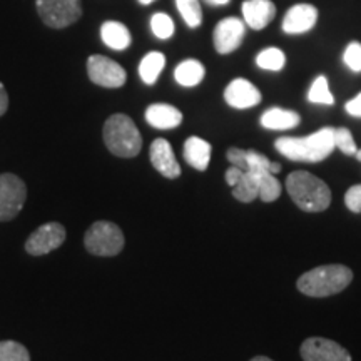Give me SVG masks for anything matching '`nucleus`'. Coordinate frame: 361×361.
I'll return each mask as SVG.
<instances>
[{"label": "nucleus", "instance_id": "9", "mask_svg": "<svg viewBox=\"0 0 361 361\" xmlns=\"http://www.w3.org/2000/svg\"><path fill=\"white\" fill-rule=\"evenodd\" d=\"M87 74L94 84L107 89L123 87L128 79L123 66L104 56H90L87 59Z\"/></svg>", "mask_w": 361, "mask_h": 361}, {"label": "nucleus", "instance_id": "11", "mask_svg": "<svg viewBox=\"0 0 361 361\" xmlns=\"http://www.w3.org/2000/svg\"><path fill=\"white\" fill-rule=\"evenodd\" d=\"M66 241V228L59 223H47L30 234L25 241V250L32 256L47 255Z\"/></svg>", "mask_w": 361, "mask_h": 361}, {"label": "nucleus", "instance_id": "39", "mask_svg": "<svg viewBox=\"0 0 361 361\" xmlns=\"http://www.w3.org/2000/svg\"><path fill=\"white\" fill-rule=\"evenodd\" d=\"M139 2H141L142 6H149V4H152V2H154V0H139Z\"/></svg>", "mask_w": 361, "mask_h": 361}, {"label": "nucleus", "instance_id": "10", "mask_svg": "<svg viewBox=\"0 0 361 361\" xmlns=\"http://www.w3.org/2000/svg\"><path fill=\"white\" fill-rule=\"evenodd\" d=\"M300 351L305 361H351L348 350L336 341L322 336H311L305 340Z\"/></svg>", "mask_w": 361, "mask_h": 361}, {"label": "nucleus", "instance_id": "5", "mask_svg": "<svg viewBox=\"0 0 361 361\" xmlns=\"http://www.w3.org/2000/svg\"><path fill=\"white\" fill-rule=\"evenodd\" d=\"M85 247L96 256H116L124 247V234L119 226L109 221H97L87 229Z\"/></svg>", "mask_w": 361, "mask_h": 361}, {"label": "nucleus", "instance_id": "4", "mask_svg": "<svg viewBox=\"0 0 361 361\" xmlns=\"http://www.w3.org/2000/svg\"><path fill=\"white\" fill-rule=\"evenodd\" d=\"M104 142L112 154L119 157H135L142 149L141 133L126 114H114L106 121Z\"/></svg>", "mask_w": 361, "mask_h": 361}, {"label": "nucleus", "instance_id": "19", "mask_svg": "<svg viewBox=\"0 0 361 361\" xmlns=\"http://www.w3.org/2000/svg\"><path fill=\"white\" fill-rule=\"evenodd\" d=\"M101 37L102 42L112 51H126L133 42L128 27L116 20L104 22L101 27Z\"/></svg>", "mask_w": 361, "mask_h": 361}, {"label": "nucleus", "instance_id": "16", "mask_svg": "<svg viewBox=\"0 0 361 361\" xmlns=\"http://www.w3.org/2000/svg\"><path fill=\"white\" fill-rule=\"evenodd\" d=\"M151 162L157 173H161L164 178L176 179L180 176V166L176 159L173 147L166 139H156L151 144Z\"/></svg>", "mask_w": 361, "mask_h": 361}, {"label": "nucleus", "instance_id": "33", "mask_svg": "<svg viewBox=\"0 0 361 361\" xmlns=\"http://www.w3.org/2000/svg\"><path fill=\"white\" fill-rule=\"evenodd\" d=\"M345 109H346V112H348L350 116L361 117V92L356 97L351 99V101L346 102Z\"/></svg>", "mask_w": 361, "mask_h": 361}, {"label": "nucleus", "instance_id": "18", "mask_svg": "<svg viewBox=\"0 0 361 361\" xmlns=\"http://www.w3.org/2000/svg\"><path fill=\"white\" fill-rule=\"evenodd\" d=\"M211 144L204 139L191 135L186 142H184V159L188 161L189 166H192L197 171H206L211 161Z\"/></svg>", "mask_w": 361, "mask_h": 361}, {"label": "nucleus", "instance_id": "1", "mask_svg": "<svg viewBox=\"0 0 361 361\" xmlns=\"http://www.w3.org/2000/svg\"><path fill=\"white\" fill-rule=\"evenodd\" d=\"M274 147L290 161L319 162L335 151V128H323L306 137H279Z\"/></svg>", "mask_w": 361, "mask_h": 361}, {"label": "nucleus", "instance_id": "37", "mask_svg": "<svg viewBox=\"0 0 361 361\" xmlns=\"http://www.w3.org/2000/svg\"><path fill=\"white\" fill-rule=\"evenodd\" d=\"M269 171H271V173H273L274 176H276L278 173H281V166H279L278 162H271V164H269Z\"/></svg>", "mask_w": 361, "mask_h": 361}, {"label": "nucleus", "instance_id": "31", "mask_svg": "<svg viewBox=\"0 0 361 361\" xmlns=\"http://www.w3.org/2000/svg\"><path fill=\"white\" fill-rule=\"evenodd\" d=\"M345 204L351 213H361V184L351 186L345 194Z\"/></svg>", "mask_w": 361, "mask_h": 361}, {"label": "nucleus", "instance_id": "15", "mask_svg": "<svg viewBox=\"0 0 361 361\" xmlns=\"http://www.w3.org/2000/svg\"><path fill=\"white\" fill-rule=\"evenodd\" d=\"M243 20L255 30H263L276 17V6L271 0H245L241 6Z\"/></svg>", "mask_w": 361, "mask_h": 361}, {"label": "nucleus", "instance_id": "29", "mask_svg": "<svg viewBox=\"0 0 361 361\" xmlns=\"http://www.w3.org/2000/svg\"><path fill=\"white\" fill-rule=\"evenodd\" d=\"M335 147L340 149L343 154L346 156H355L358 147H356L353 134L350 129L346 128H338L335 129Z\"/></svg>", "mask_w": 361, "mask_h": 361}, {"label": "nucleus", "instance_id": "38", "mask_svg": "<svg viewBox=\"0 0 361 361\" xmlns=\"http://www.w3.org/2000/svg\"><path fill=\"white\" fill-rule=\"evenodd\" d=\"M251 361H273V360L268 358V356H256V358H252Z\"/></svg>", "mask_w": 361, "mask_h": 361}, {"label": "nucleus", "instance_id": "28", "mask_svg": "<svg viewBox=\"0 0 361 361\" xmlns=\"http://www.w3.org/2000/svg\"><path fill=\"white\" fill-rule=\"evenodd\" d=\"M0 361H30V356L20 343L0 341Z\"/></svg>", "mask_w": 361, "mask_h": 361}, {"label": "nucleus", "instance_id": "13", "mask_svg": "<svg viewBox=\"0 0 361 361\" xmlns=\"http://www.w3.org/2000/svg\"><path fill=\"white\" fill-rule=\"evenodd\" d=\"M224 101L233 109H250L261 102V92L247 79L238 78L228 84L224 90Z\"/></svg>", "mask_w": 361, "mask_h": 361}, {"label": "nucleus", "instance_id": "8", "mask_svg": "<svg viewBox=\"0 0 361 361\" xmlns=\"http://www.w3.org/2000/svg\"><path fill=\"white\" fill-rule=\"evenodd\" d=\"M27 189L16 174L0 176V221L16 218L25 204Z\"/></svg>", "mask_w": 361, "mask_h": 361}, {"label": "nucleus", "instance_id": "21", "mask_svg": "<svg viewBox=\"0 0 361 361\" xmlns=\"http://www.w3.org/2000/svg\"><path fill=\"white\" fill-rule=\"evenodd\" d=\"M204 66L201 64L196 59H188V61H183L180 64L176 67L174 71V79L176 82L184 85V87H194L204 79Z\"/></svg>", "mask_w": 361, "mask_h": 361}, {"label": "nucleus", "instance_id": "24", "mask_svg": "<svg viewBox=\"0 0 361 361\" xmlns=\"http://www.w3.org/2000/svg\"><path fill=\"white\" fill-rule=\"evenodd\" d=\"M256 64H258L259 69L263 71L278 72L283 69L284 64H286V56H284L281 49L268 47L258 54V57H256Z\"/></svg>", "mask_w": 361, "mask_h": 361}, {"label": "nucleus", "instance_id": "2", "mask_svg": "<svg viewBox=\"0 0 361 361\" xmlns=\"http://www.w3.org/2000/svg\"><path fill=\"white\" fill-rule=\"evenodd\" d=\"M286 191L295 204L306 213H322L331 204L328 184L308 171H295L288 176Z\"/></svg>", "mask_w": 361, "mask_h": 361}, {"label": "nucleus", "instance_id": "20", "mask_svg": "<svg viewBox=\"0 0 361 361\" xmlns=\"http://www.w3.org/2000/svg\"><path fill=\"white\" fill-rule=\"evenodd\" d=\"M301 117L295 111L281 109V107H273L261 116V126L269 130H288L296 128L300 124Z\"/></svg>", "mask_w": 361, "mask_h": 361}, {"label": "nucleus", "instance_id": "26", "mask_svg": "<svg viewBox=\"0 0 361 361\" xmlns=\"http://www.w3.org/2000/svg\"><path fill=\"white\" fill-rule=\"evenodd\" d=\"M308 101L313 104H323V106H333V104H335V97H333L331 90H329L328 79L324 78V75L316 78L314 82L311 84Z\"/></svg>", "mask_w": 361, "mask_h": 361}, {"label": "nucleus", "instance_id": "14", "mask_svg": "<svg viewBox=\"0 0 361 361\" xmlns=\"http://www.w3.org/2000/svg\"><path fill=\"white\" fill-rule=\"evenodd\" d=\"M318 22V8L311 4H296L284 13L283 30L286 34H305L310 32Z\"/></svg>", "mask_w": 361, "mask_h": 361}, {"label": "nucleus", "instance_id": "7", "mask_svg": "<svg viewBox=\"0 0 361 361\" xmlns=\"http://www.w3.org/2000/svg\"><path fill=\"white\" fill-rule=\"evenodd\" d=\"M246 171H250L252 179L258 184L259 200L264 202L276 201L279 194H281V184H279L276 176L269 171L271 161L266 156L259 154L258 151H255V149H250L246 154Z\"/></svg>", "mask_w": 361, "mask_h": 361}, {"label": "nucleus", "instance_id": "40", "mask_svg": "<svg viewBox=\"0 0 361 361\" xmlns=\"http://www.w3.org/2000/svg\"><path fill=\"white\" fill-rule=\"evenodd\" d=\"M356 159H358V161H361V149H358V151H356Z\"/></svg>", "mask_w": 361, "mask_h": 361}, {"label": "nucleus", "instance_id": "12", "mask_svg": "<svg viewBox=\"0 0 361 361\" xmlns=\"http://www.w3.org/2000/svg\"><path fill=\"white\" fill-rule=\"evenodd\" d=\"M246 34V24L245 20L238 19V17H228L223 19L216 25L214 34H213V42L214 49L218 54H231L241 45L243 39Z\"/></svg>", "mask_w": 361, "mask_h": 361}, {"label": "nucleus", "instance_id": "32", "mask_svg": "<svg viewBox=\"0 0 361 361\" xmlns=\"http://www.w3.org/2000/svg\"><path fill=\"white\" fill-rule=\"evenodd\" d=\"M246 154L247 151H243V149H238V147H231L228 149V161L231 162L233 166H236V168L246 171L247 169V162H246Z\"/></svg>", "mask_w": 361, "mask_h": 361}, {"label": "nucleus", "instance_id": "6", "mask_svg": "<svg viewBox=\"0 0 361 361\" xmlns=\"http://www.w3.org/2000/svg\"><path fill=\"white\" fill-rule=\"evenodd\" d=\"M35 4L40 19L52 29L69 27L82 16L80 0H37Z\"/></svg>", "mask_w": 361, "mask_h": 361}, {"label": "nucleus", "instance_id": "30", "mask_svg": "<svg viewBox=\"0 0 361 361\" xmlns=\"http://www.w3.org/2000/svg\"><path fill=\"white\" fill-rule=\"evenodd\" d=\"M343 61L353 72H361V44H348V47L345 49V54H343Z\"/></svg>", "mask_w": 361, "mask_h": 361}, {"label": "nucleus", "instance_id": "3", "mask_svg": "<svg viewBox=\"0 0 361 361\" xmlns=\"http://www.w3.org/2000/svg\"><path fill=\"white\" fill-rule=\"evenodd\" d=\"M351 281H353V271L348 266L326 264L301 274L296 286L306 296L326 298L346 290Z\"/></svg>", "mask_w": 361, "mask_h": 361}, {"label": "nucleus", "instance_id": "35", "mask_svg": "<svg viewBox=\"0 0 361 361\" xmlns=\"http://www.w3.org/2000/svg\"><path fill=\"white\" fill-rule=\"evenodd\" d=\"M8 107V96H7V90L4 87V84L0 82V116L6 114Z\"/></svg>", "mask_w": 361, "mask_h": 361}, {"label": "nucleus", "instance_id": "36", "mask_svg": "<svg viewBox=\"0 0 361 361\" xmlns=\"http://www.w3.org/2000/svg\"><path fill=\"white\" fill-rule=\"evenodd\" d=\"M204 2L209 4V6L219 7V6H228V4L231 2V0H204Z\"/></svg>", "mask_w": 361, "mask_h": 361}, {"label": "nucleus", "instance_id": "27", "mask_svg": "<svg viewBox=\"0 0 361 361\" xmlns=\"http://www.w3.org/2000/svg\"><path fill=\"white\" fill-rule=\"evenodd\" d=\"M151 30L157 39L168 40L174 35V30H176L174 20L171 19L168 13L156 12L154 16L151 17Z\"/></svg>", "mask_w": 361, "mask_h": 361}, {"label": "nucleus", "instance_id": "23", "mask_svg": "<svg viewBox=\"0 0 361 361\" xmlns=\"http://www.w3.org/2000/svg\"><path fill=\"white\" fill-rule=\"evenodd\" d=\"M233 196L241 202H251L255 201L256 197H259L258 184L252 179L250 171H245L241 178H239L238 184L233 188Z\"/></svg>", "mask_w": 361, "mask_h": 361}, {"label": "nucleus", "instance_id": "25", "mask_svg": "<svg viewBox=\"0 0 361 361\" xmlns=\"http://www.w3.org/2000/svg\"><path fill=\"white\" fill-rule=\"evenodd\" d=\"M176 7H178L183 20L191 29H196L202 24V8L200 0H176Z\"/></svg>", "mask_w": 361, "mask_h": 361}, {"label": "nucleus", "instance_id": "17", "mask_svg": "<svg viewBox=\"0 0 361 361\" xmlns=\"http://www.w3.org/2000/svg\"><path fill=\"white\" fill-rule=\"evenodd\" d=\"M146 121L156 129H174L183 123V112L169 104H151L146 109Z\"/></svg>", "mask_w": 361, "mask_h": 361}, {"label": "nucleus", "instance_id": "22", "mask_svg": "<svg viewBox=\"0 0 361 361\" xmlns=\"http://www.w3.org/2000/svg\"><path fill=\"white\" fill-rule=\"evenodd\" d=\"M166 66V57L164 54L161 52H149L144 56V59L139 64V75L144 82L152 85L157 80V78L161 75L162 69Z\"/></svg>", "mask_w": 361, "mask_h": 361}, {"label": "nucleus", "instance_id": "34", "mask_svg": "<svg viewBox=\"0 0 361 361\" xmlns=\"http://www.w3.org/2000/svg\"><path fill=\"white\" fill-rule=\"evenodd\" d=\"M243 173H245V171L236 168V166H231V168L226 171V183H228L231 188H234L238 184L239 178L243 176Z\"/></svg>", "mask_w": 361, "mask_h": 361}]
</instances>
